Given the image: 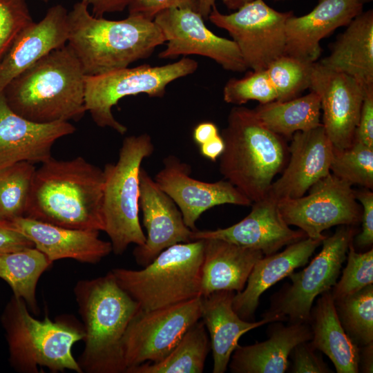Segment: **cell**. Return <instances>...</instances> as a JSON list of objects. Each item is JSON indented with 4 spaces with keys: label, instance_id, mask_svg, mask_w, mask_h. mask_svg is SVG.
<instances>
[{
    "label": "cell",
    "instance_id": "cell-1",
    "mask_svg": "<svg viewBox=\"0 0 373 373\" xmlns=\"http://www.w3.org/2000/svg\"><path fill=\"white\" fill-rule=\"evenodd\" d=\"M104 172L82 156L52 157L36 169L25 217L66 228L103 231Z\"/></svg>",
    "mask_w": 373,
    "mask_h": 373
},
{
    "label": "cell",
    "instance_id": "cell-2",
    "mask_svg": "<svg viewBox=\"0 0 373 373\" xmlns=\"http://www.w3.org/2000/svg\"><path fill=\"white\" fill-rule=\"evenodd\" d=\"M85 73L66 44L15 78L3 94L19 115L37 123L79 119L85 107Z\"/></svg>",
    "mask_w": 373,
    "mask_h": 373
},
{
    "label": "cell",
    "instance_id": "cell-3",
    "mask_svg": "<svg viewBox=\"0 0 373 373\" xmlns=\"http://www.w3.org/2000/svg\"><path fill=\"white\" fill-rule=\"evenodd\" d=\"M68 23L67 44L86 75L126 68L166 42L154 21L131 15L117 21L95 17L82 1L68 12Z\"/></svg>",
    "mask_w": 373,
    "mask_h": 373
},
{
    "label": "cell",
    "instance_id": "cell-4",
    "mask_svg": "<svg viewBox=\"0 0 373 373\" xmlns=\"http://www.w3.org/2000/svg\"><path fill=\"white\" fill-rule=\"evenodd\" d=\"M74 294L83 321L84 348L78 363L88 373H123L122 340L138 303L117 283L111 271L81 280Z\"/></svg>",
    "mask_w": 373,
    "mask_h": 373
},
{
    "label": "cell",
    "instance_id": "cell-5",
    "mask_svg": "<svg viewBox=\"0 0 373 373\" xmlns=\"http://www.w3.org/2000/svg\"><path fill=\"white\" fill-rule=\"evenodd\" d=\"M220 135L224 149L219 171L224 179L252 202L265 198L289 160L284 137L266 128L253 109L240 106L231 109Z\"/></svg>",
    "mask_w": 373,
    "mask_h": 373
},
{
    "label": "cell",
    "instance_id": "cell-6",
    "mask_svg": "<svg viewBox=\"0 0 373 373\" xmlns=\"http://www.w3.org/2000/svg\"><path fill=\"white\" fill-rule=\"evenodd\" d=\"M11 365L18 372H38V367L52 372L66 370L82 373L72 347L83 340L84 330L64 321L35 318L26 302L13 295L1 316Z\"/></svg>",
    "mask_w": 373,
    "mask_h": 373
},
{
    "label": "cell",
    "instance_id": "cell-7",
    "mask_svg": "<svg viewBox=\"0 0 373 373\" xmlns=\"http://www.w3.org/2000/svg\"><path fill=\"white\" fill-rule=\"evenodd\" d=\"M204 240L178 243L161 251L140 270L112 269L117 283L144 310L202 296Z\"/></svg>",
    "mask_w": 373,
    "mask_h": 373
},
{
    "label": "cell",
    "instance_id": "cell-8",
    "mask_svg": "<svg viewBox=\"0 0 373 373\" xmlns=\"http://www.w3.org/2000/svg\"><path fill=\"white\" fill-rule=\"evenodd\" d=\"M153 151L147 133L127 136L117 161L106 164L103 169V231L115 255H122L131 244L141 246L146 242L139 217L140 172L142 161Z\"/></svg>",
    "mask_w": 373,
    "mask_h": 373
},
{
    "label": "cell",
    "instance_id": "cell-9",
    "mask_svg": "<svg viewBox=\"0 0 373 373\" xmlns=\"http://www.w3.org/2000/svg\"><path fill=\"white\" fill-rule=\"evenodd\" d=\"M354 227L340 225L332 236L325 237L321 251L309 265L291 273L288 276L291 283L285 284L271 296L262 318L269 323H308L314 300L337 282L349 245L358 231Z\"/></svg>",
    "mask_w": 373,
    "mask_h": 373
},
{
    "label": "cell",
    "instance_id": "cell-10",
    "mask_svg": "<svg viewBox=\"0 0 373 373\" xmlns=\"http://www.w3.org/2000/svg\"><path fill=\"white\" fill-rule=\"evenodd\" d=\"M196 61L184 57L160 66L144 64L124 68L97 75L85 76L84 100L86 111L100 127H109L124 135L127 128L113 116L112 108L123 97L141 93L162 97L171 82L193 74Z\"/></svg>",
    "mask_w": 373,
    "mask_h": 373
},
{
    "label": "cell",
    "instance_id": "cell-11",
    "mask_svg": "<svg viewBox=\"0 0 373 373\" xmlns=\"http://www.w3.org/2000/svg\"><path fill=\"white\" fill-rule=\"evenodd\" d=\"M201 297L151 310L140 309L122 340L126 370L163 359L200 320Z\"/></svg>",
    "mask_w": 373,
    "mask_h": 373
},
{
    "label": "cell",
    "instance_id": "cell-12",
    "mask_svg": "<svg viewBox=\"0 0 373 373\" xmlns=\"http://www.w3.org/2000/svg\"><path fill=\"white\" fill-rule=\"evenodd\" d=\"M291 15L276 11L262 0H254L228 15L214 6L208 19L229 33L247 68L261 70L284 55L285 23Z\"/></svg>",
    "mask_w": 373,
    "mask_h": 373
},
{
    "label": "cell",
    "instance_id": "cell-13",
    "mask_svg": "<svg viewBox=\"0 0 373 373\" xmlns=\"http://www.w3.org/2000/svg\"><path fill=\"white\" fill-rule=\"evenodd\" d=\"M308 191L307 195L278 202L286 223L298 227L307 237L323 240L325 229L361 222L362 207L350 183L330 172Z\"/></svg>",
    "mask_w": 373,
    "mask_h": 373
},
{
    "label": "cell",
    "instance_id": "cell-14",
    "mask_svg": "<svg viewBox=\"0 0 373 373\" xmlns=\"http://www.w3.org/2000/svg\"><path fill=\"white\" fill-rule=\"evenodd\" d=\"M204 20L190 8H169L158 13L153 21L167 42L158 57L173 59L197 55L213 59L227 70L243 72L248 69L236 44L213 33Z\"/></svg>",
    "mask_w": 373,
    "mask_h": 373
},
{
    "label": "cell",
    "instance_id": "cell-15",
    "mask_svg": "<svg viewBox=\"0 0 373 373\" xmlns=\"http://www.w3.org/2000/svg\"><path fill=\"white\" fill-rule=\"evenodd\" d=\"M365 87L354 77L312 64L309 88L320 98L323 126L333 147L350 146L358 123Z\"/></svg>",
    "mask_w": 373,
    "mask_h": 373
},
{
    "label": "cell",
    "instance_id": "cell-16",
    "mask_svg": "<svg viewBox=\"0 0 373 373\" xmlns=\"http://www.w3.org/2000/svg\"><path fill=\"white\" fill-rule=\"evenodd\" d=\"M155 182L176 204L185 224L196 230L195 222L204 211L218 205H251L252 202L226 180L207 182L191 177V166L175 155L163 160Z\"/></svg>",
    "mask_w": 373,
    "mask_h": 373
},
{
    "label": "cell",
    "instance_id": "cell-17",
    "mask_svg": "<svg viewBox=\"0 0 373 373\" xmlns=\"http://www.w3.org/2000/svg\"><path fill=\"white\" fill-rule=\"evenodd\" d=\"M139 205L147 236L145 243L137 245L133 250L137 264L145 267L167 247L192 241V230L185 224L176 204L142 167L140 172Z\"/></svg>",
    "mask_w": 373,
    "mask_h": 373
},
{
    "label": "cell",
    "instance_id": "cell-18",
    "mask_svg": "<svg viewBox=\"0 0 373 373\" xmlns=\"http://www.w3.org/2000/svg\"><path fill=\"white\" fill-rule=\"evenodd\" d=\"M75 131L69 122L28 120L14 112L0 94V170L23 162H46L52 157L55 142Z\"/></svg>",
    "mask_w": 373,
    "mask_h": 373
},
{
    "label": "cell",
    "instance_id": "cell-19",
    "mask_svg": "<svg viewBox=\"0 0 373 373\" xmlns=\"http://www.w3.org/2000/svg\"><path fill=\"white\" fill-rule=\"evenodd\" d=\"M289 160L281 175L272 182L267 195L277 202L297 198L330 173L333 145L323 124L291 137Z\"/></svg>",
    "mask_w": 373,
    "mask_h": 373
},
{
    "label": "cell",
    "instance_id": "cell-20",
    "mask_svg": "<svg viewBox=\"0 0 373 373\" xmlns=\"http://www.w3.org/2000/svg\"><path fill=\"white\" fill-rule=\"evenodd\" d=\"M252 203L250 213L240 222L224 229L192 231L191 240L221 239L269 256L307 237L300 229L289 227L281 216L278 202L272 198L267 195Z\"/></svg>",
    "mask_w": 373,
    "mask_h": 373
},
{
    "label": "cell",
    "instance_id": "cell-21",
    "mask_svg": "<svg viewBox=\"0 0 373 373\" xmlns=\"http://www.w3.org/2000/svg\"><path fill=\"white\" fill-rule=\"evenodd\" d=\"M357 0H318L307 15H291L285 23L284 55L313 64L321 54L320 41L336 28L347 26L363 12Z\"/></svg>",
    "mask_w": 373,
    "mask_h": 373
},
{
    "label": "cell",
    "instance_id": "cell-22",
    "mask_svg": "<svg viewBox=\"0 0 373 373\" xmlns=\"http://www.w3.org/2000/svg\"><path fill=\"white\" fill-rule=\"evenodd\" d=\"M68 11L50 7L42 19L23 29L0 60V94L18 75L52 50L67 44Z\"/></svg>",
    "mask_w": 373,
    "mask_h": 373
},
{
    "label": "cell",
    "instance_id": "cell-23",
    "mask_svg": "<svg viewBox=\"0 0 373 373\" xmlns=\"http://www.w3.org/2000/svg\"><path fill=\"white\" fill-rule=\"evenodd\" d=\"M9 222L52 262L69 258L96 264L112 252L111 242L99 238L98 231L66 228L25 216Z\"/></svg>",
    "mask_w": 373,
    "mask_h": 373
},
{
    "label": "cell",
    "instance_id": "cell-24",
    "mask_svg": "<svg viewBox=\"0 0 373 373\" xmlns=\"http://www.w3.org/2000/svg\"><path fill=\"white\" fill-rule=\"evenodd\" d=\"M323 240L306 237L281 252L265 256L254 265L242 291L236 293L232 306L245 321L254 319L261 295L272 285L305 265Z\"/></svg>",
    "mask_w": 373,
    "mask_h": 373
},
{
    "label": "cell",
    "instance_id": "cell-25",
    "mask_svg": "<svg viewBox=\"0 0 373 373\" xmlns=\"http://www.w3.org/2000/svg\"><path fill=\"white\" fill-rule=\"evenodd\" d=\"M273 323L267 330V340L236 347L228 365L231 372L284 373L288 370L293 348L312 338L309 323Z\"/></svg>",
    "mask_w": 373,
    "mask_h": 373
},
{
    "label": "cell",
    "instance_id": "cell-26",
    "mask_svg": "<svg viewBox=\"0 0 373 373\" xmlns=\"http://www.w3.org/2000/svg\"><path fill=\"white\" fill-rule=\"evenodd\" d=\"M236 293L220 290L201 297L200 319L210 336L213 373L226 372L231 354L244 334L269 323L265 318L259 321L242 319L232 306Z\"/></svg>",
    "mask_w": 373,
    "mask_h": 373
},
{
    "label": "cell",
    "instance_id": "cell-27",
    "mask_svg": "<svg viewBox=\"0 0 373 373\" xmlns=\"http://www.w3.org/2000/svg\"><path fill=\"white\" fill-rule=\"evenodd\" d=\"M203 240L202 296L220 290L242 291L254 265L263 257L262 251L221 239Z\"/></svg>",
    "mask_w": 373,
    "mask_h": 373
},
{
    "label": "cell",
    "instance_id": "cell-28",
    "mask_svg": "<svg viewBox=\"0 0 373 373\" xmlns=\"http://www.w3.org/2000/svg\"><path fill=\"white\" fill-rule=\"evenodd\" d=\"M319 63L354 77L364 86L373 85V10L355 17L338 37L330 55Z\"/></svg>",
    "mask_w": 373,
    "mask_h": 373
},
{
    "label": "cell",
    "instance_id": "cell-29",
    "mask_svg": "<svg viewBox=\"0 0 373 373\" xmlns=\"http://www.w3.org/2000/svg\"><path fill=\"white\" fill-rule=\"evenodd\" d=\"M309 324L312 346L332 362L337 373L359 372L360 347L343 329L330 290L323 292L312 306Z\"/></svg>",
    "mask_w": 373,
    "mask_h": 373
},
{
    "label": "cell",
    "instance_id": "cell-30",
    "mask_svg": "<svg viewBox=\"0 0 373 373\" xmlns=\"http://www.w3.org/2000/svg\"><path fill=\"white\" fill-rule=\"evenodd\" d=\"M253 111L266 128L284 138L291 139L296 132L308 131L322 124L320 98L312 90L287 101L260 104Z\"/></svg>",
    "mask_w": 373,
    "mask_h": 373
},
{
    "label": "cell",
    "instance_id": "cell-31",
    "mask_svg": "<svg viewBox=\"0 0 373 373\" xmlns=\"http://www.w3.org/2000/svg\"><path fill=\"white\" fill-rule=\"evenodd\" d=\"M52 263L35 247L0 254V278L10 285L13 295L26 302L34 314L39 312L36 296L37 283Z\"/></svg>",
    "mask_w": 373,
    "mask_h": 373
},
{
    "label": "cell",
    "instance_id": "cell-32",
    "mask_svg": "<svg viewBox=\"0 0 373 373\" xmlns=\"http://www.w3.org/2000/svg\"><path fill=\"white\" fill-rule=\"evenodd\" d=\"M210 350L204 324L198 321L163 359L128 368L126 373H202Z\"/></svg>",
    "mask_w": 373,
    "mask_h": 373
},
{
    "label": "cell",
    "instance_id": "cell-33",
    "mask_svg": "<svg viewBox=\"0 0 373 373\" xmlns=\"http://www.w3.org/2000/svg\"><path fill=\"white\" fill-rule=\"evenodd\" d=\"M334 300L339 321L352 341L359 347L373 342V284Z\"/></svg>",
    "mask_w": 373,
    "mask_h": 373
},
{
    "label": "cell",
    "instance_id": "cell-34",
    "mask_svg": "<svg viewBox=\"0 0 373 373\" xmlns=\"http://www.w3.org/2000/svg\"><path fill=\"white\" fill-rule=\"evenodd\" d=\"M35 171L27 162L0 170V220L25 216Z\"/></svg>",
    "mask_w": 373,
    "mask_h": 373
},
{
    "label": "cell",
    "instance_id": "cell-35",
    "mask_svg": "<svg viewBox=\"0 0 373 373\" xmlns=\"http://www.w3.org/2000/svg\"><path fill=\"white\" fill-rule=\"evenodd\" d=\"M330 172L337 178L350 183L372 189L373 147L354 140L344 149L333 147Z\"/></svg>",
    "mask_w": 373,
    "mask_h": 373
},
{
    "label": "cell",
    "instance_id": "cell-36",
    "mask_svg": "<svg viewBox=\"0 0 373 373\" xmlns=\"http://www.w3.org/2000/svg\"><path fill=\"white\" fill-rule=\"evenodd\" d=\"M313 64L285 55L272 61L265 69L277 93L276 101L294 99L309 88Z\"/></svg>",
    "mask_w": 373,
    "mask_h": 373
},
{
    "label": "cell",
    "instance_id": "cell-37",
    "mask_svg": "<svg viewBox=\"0 0 373 373\" xmlns=\"http://www.w3.org/2000/svg\"><path fill=\"white\" fill-rule=\"evenodd\" d=\"M228 104L240 106L250 100L265 104L277 100L274 86L266 70H253L242 78H231L223 89Z\"/></svg>",
    "mask_w": 373,
    "mask_h": 373
},
{
    "label": "cell",
    "instance_id": "cell-38",
    "mask_svg": "<svg viewBox=\"0 0 373 373\" xmlns=\"http://www.w3.org/2000/svg\"><path fill=\"white\" fill-rule=\"evenodd\" d=\"M347 265L340 280L330 289L334 300L354 294L373 284V249L356 251L353 242L347 250Z\"/></svg>",
    "mask_w": 373,
    "mask_h": 373
},
{
    "label": "cell",
    "instance_id": "cell-39",
    "mask_svg": "<svg viewBox=\"0 0 373 373\" xmlns=\"http://www.w3.org/2000/svg\"><path fill=\"white\" fill-rule=\"evenodd\" d=\"M32 22L26 0H0V60L21 31Z\"/></svg>",
    "mask_w": 373,
    "mask_h": 373
},
{
    "label": "cell",
    "instance_id": "cell-40",
    "mask_svg": "<svg viewBox=\"0 0 373 373\" xmlns=\"http://www.w3.org/2000/svg\"><path fill=\"white\" fill-rule=\"evenodd\" d=\"M309 341L296 345L289 357L291 363L288 370L291 373H331L332 370L323 361L322 355L316 352Z\"/></svg>",
    "mask_w": 373,
    "mask_h": 373
},
{
    "label": "cell",
    "instance_id": "cell-41",
    "mask_svg": "<svg viewBox=\"0 0 373 373\" xmlns=\"http://www.w3.org/2000/svg\"><path fill=\"white\" fill-rule=\"evenodd\" d=\"M127 8L128 15L153 21L158 13L169 8H190L196 11V3L195 0H128Z\"/></svg>",
    "mask_w": 373,
    "mask_h": 373
},
{
    "label": "cell",
    "instance_id": "cell-42",
    "mask_svg": "<svg viewBox=\"0 0 373 373\" xmlns=\"http://www.w3.org/2000/svg\"><path fill=\"white\" fill-rule=\"evenodd\" d=\"M355 196L362 207V231L355 236L356 243L360 247H367L373 243V193L364 188L355 191Z\"/></svg>",
    "mask_w": 373,
    "mask_h": 373
},
{
    "label": "cell",
    "instance_id": "cell-43",
    "mask_svg": "<svg viewBox=\"0 0 373 373\" xmlns=\"http://www.w3.org/2000/svg\"><path fill=\"white\" fill-rule=\"evenodd\" d=\"M354 140L373 147V85L365 87L364 97Z\"/></svg>",
    "mask_w": 373,
    "mask_h": 373
},
{
    "label": "cell",
    "instance_id": "cell-44",
    "mask_svg": "<svg viewBox=\"0 0 373 373\" xmlns=\"http://www.w3.org/2000/svg\"><path fill=\"white\" fill-rule=\"evenodd\" d=\"M35 247L23 234L15 229L9 221L0 220V254Z\"/></svg>",
    "mask_w": 373,
    "mask_h": 373
},
{
    "label": "cell",
    "instance_id": "cell-45",
    "mask_svg": "<svg viewBox=\"0 0 373 373\" xmlns=\"http://www.w3.org/2000/svg\"><path fill=\"white\" fill-rule=\"evenodd\" d=\"M88 7H92V15L95 17H103L107 12L124 10L128 6V0H82Z\"/></svg>",
    "mask_w": 373,
    "mask_h": 373
},
{
    "label": "cell",
    "instance_id": "cell-46",
    "mask_svg": "<svg viewBox=\"0 0 373 373\" xmlns=\"http://www.w3.org/2000/svg\"><path fill=\"white\" fill-rule=\"evenodd\" d=\"M201 155L215 162L222 153L224 149V142L220 134L207 142L200 145Z\"/></svg>",
    "mask_w": 373,
    "mask_h": 373
},
{
    "label": "cell",
    "instance_id": "cell-47",
    "mask_svg": "<svg viewBox=\"0 0 373 373\" xmlns=\"http://www.w3.org/2000/svg\"><path fill=\"white\" fill-rule=\"evenodd\" d=\"M217 126L211 122H202L193 129V138L198 145H201L219 135Z\"/></svg>",
    "mask_w": 373,
    "mask_h": 373
},
{
    "label": "cell",
    "instance_id": "cell-48",
    "mask_svg": "<svg viewBox=\"0 0 373 373\" xmlns=\"http://www.w3.org/2000/svg\"><path fill=\"white\" fill-rule=\"evenodd\" d=\"M372 373L373 342L360 347L359 372Z\"/></svg>",
    "mask_w": 373,
    "mask_h": 373
},
{
    "label": "cell",
    "instance_id": "cell-49",
    "mask_svg": "<svg viewBox=\"0 0 373 373\" xmlns=\"http://www.w3.org/2000/svg\"><path fill=\"white\" fill-rule=\"evenodd\" d=\"M216 0H195L196 11L203 19H208V17L215 4Z\"/></svg>",
    "mask_w": 373,
    "mask_h": 373
},
{
    "label": "cell",
    "instance_id": "cell-50",
    "mask_svg": "<svg viewBox=\"0 0 373 373\" xmlns=\"http://www.w3.org/2000/svg\"><path fill=\"white\" fill-rule=\"evenodd\" d=\"M254 0H222L224 5L229 10H236L243 5Z\"/></svg>",
    "mask_w": 373,
    "mask_h": 373
},
{
    "label": "cell",
    "instance_id": "cell-51",
    "mask_svg": "<svg viewBox=\"0 0 373 373\" xmlns=\"http://www.w3.org/2000/svg\"><path fill=\"white\" fill-rule=\"evenodd\" d=\"M357 1H358L359 2H361V3H362L363 4L364 3H368V2H370V1H372V0H357Z\"/></svg>",
    "mask_w": 373,
    "mask_h": 373
},
{
    "label": "cell",
    "instance_id": "cell-52",
    "mask_svg": "<svg viewBox=\"0 0 373 373\" xmlns=\"http://www.w3.org/2000/svg\"><path fill=\"white\" fill-rule=\"evenodd\" d=\"M41 1H42L43 2L47 3L49 0H41Z\"/></svg>",
    "mask_w": 373,
    "mask_h": 373
}]
</instances>
